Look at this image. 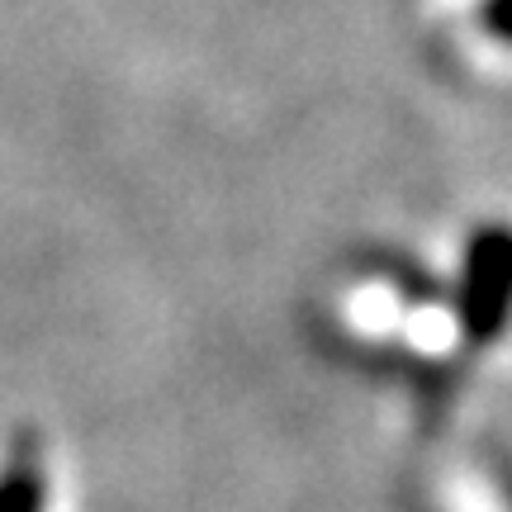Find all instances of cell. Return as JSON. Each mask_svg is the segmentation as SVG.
<instances>
[{
	"label": "cell",
	"mask_w": 512,
	"mask_h": 512,
	"mask_svg": "<svg viewBox=\"0 0 512 512\" xmlns=\"http://www.w3.org/2000/svg\"><path fill=\"white\" fill-rule=\"evenodd\" d=\"M512 309V233H484L470 252V332L494 337Z\"/></svg>",
	"instance_id": "cell-1"
},
{
	"label": "cell",
	"mask_w": 512,
	"mask_h": 512,
	"mask_svg": "<svg viewBox=\"0 0 512 512\" xmlns=\"http://www.w3.org/2000/svg\"><path fill=\"white\" fill-rule=\"evenodd\" d=\"M43 508V479L38 465H15L0 479V512H38Z\"/></svg>",
	"instance_id": "cell-2"
},
{
	"label": "cell",
	"mask_w": 512,
	"mask_h": 512,
	"mask_svg": "<svg viewBox=\"0 0 512 512\" xmlns=\"http://www.w3.org/2000/svg\"><path fill=\"white\" fill-rule=\"evenodd\" d=\"M479 19H484V29H489V34L512 38V0H484Z\"/></svg>",
	"instance_id": "cell-3"
}]
</instances>
